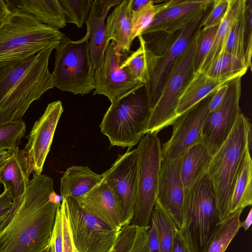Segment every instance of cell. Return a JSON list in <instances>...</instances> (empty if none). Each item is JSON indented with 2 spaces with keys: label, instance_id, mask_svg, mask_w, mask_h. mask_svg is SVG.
Returning a JSON list of instances; mask_svg holds the SVG:
<instances>
[{
  "label": "cell",
  "instance_id": "cell-39",
  "mask_svg": "<svg viewBox=\"0 0 252 252\" xmlns=\"http://www.w3.org/2000/svg\"><path fill=\"white\" fill-rule=\"evenodd\" d=\"M219 25L205 29L201 28L199 30L194 61V74L199 71L204 60L210 51Z\"/></svg>",
  "mask_w": 252,
  "mask_h": 252
},
{
  "label": "cell",
  "instance_id": "cell-52",
  "mask_svg": "<svg viewBox=\"0 0 252 252\" xmlns=\"http://www.w3.org/2000/svg\"><path fill=\"white\" fill-rule=\"evenodd\" d=\"M146 252H149V247H148V249L147 250Z\"/></svg>",
  "mask_w": 252,
  "mask_h": 252
},
{
  "label": "cell",
  "instance_id": "cell-36",
  "mask_svg": "<svg viewBox=\"0 0 252 252\" xmlns=\"http://www.w3.org/2000/svg\"><path fill=\"white\" fill-rule=\"evenodd\" d=\"M66 23L82 28L91 10L92 0H60Z\"/></svg>",
  "mask_w": 252,
  "mask_h": 252
},
{
  "label": "cell",
  "instance_id": "cell-9",
  "mask_svg": "<svg viewBox=\"0 0 252 252\" xmlns=\"http://www.w3.org/2000/svg\"><path fill=\"white\" fill-rule=\"evenodd\" d=\"M199 31L172 66L159 97L151 110L146 134H158L163 128L172 125L177 119L176 110L180 98L194 74Z\"/></svg>",
  "mask_w": 252,
  "mask_h": 252
},
{
  "label": "cell",
  "instance_id": "cell-5",
  "mask_svg": "<svg viewBox=\"0 0 252 252\" xmlns=\"http://www.w3.org/2000/svg\"><path fill=\"white\" fill-rule=\"evenodd\" d=\"M220 224L215 189L206 171L185 194L180 232L193 252H204Z\"/></svg>",
  "mask_w": 252,
  "mask_h": 252
},
{
  "label": "cell",
  "instance_id": "cell-16",
  "mask_svg": "<svg viewBox=\"0 0 252 252\" xmlns=\"http://www.w3.org/2000/svg\"><path fill=\"white\" fill-rule=\"evenodd\" d=\"M63 111L61 101L49 103L27 136L28 142L23 151L33 174H41Z\"/></svg>",
  "mask_w": 252,
  "mask_h": 252
},
{
  "label": "cell",
  "instance_id": "cell-10",
  "mask_svg": "<svg viewBox=\"0 0 252 252\" xmlns=\"http://www.w3.org/2000/svg\"><path fill=\"white\" fill-rule=\"evenodd\" d=\"M137 148V190L134 217L130 224L140 227L150 226L156 200L162 159L161 146L157 134L147 133Z\"/></svg>",
  "mask_w": 252,
  "mask_h": 252
},
{
  "label": "cell",
  "instance_id": "cell-33",
  "mask_svg": "<svg viewBox=\"0 0 252 252\" xmlns=\"http://www.w3.org/2000/svg\"><path fill=\"white\" fill-rule=\"evenodd\" d=\"M245 4L246 0H242L230 28L223 52L241 59L246 64L244 52Z\"/></svg>",
  "mask_w": 252,
  "mask_h": 252
},
{
  "label": "cell",
  "instance_id": "cell-29",
  "mask_svg": "<svg viewBox=\"0 0 252 252\" xmlns=\"http://www.w3.org/2000/svg\"><path fill=\"white\" fill-rule=\"evenodd\" d=\"M46 252H78L71 236L67 214L62 201Z\"/></svg>",
  "mask_w": 252,
  "mask_h": 252
},
{
  "label": "cell",
  "instance_id": "cell-1",
  "mask_svg": "<svg viewBox=\"0 0 252 252\" xmlns=\"http://www.w3.org/2000/svg\"><path fill=\"white\" fill-rule=\"evenodd\" d=\"M33 175L0 223V252H41L50 242L60 199L51 178Z\"/></svg>",
  "mask_w": 252,
  "mask_h": 252
},
{
  "label": "cell",
  "instance_id": "cell-51",
  "mask_svg": "<svg viewBox=\"0 0 252 252\" xmlns=\"http://www.w3.org/2000/svg\"><path fill=\"white\" fill-rule=\"evenodd\" d=\"M46 249L45 250H44L43 251H42V252H46Z\"/></svg>",
  "mask_w": 252,
  "mask_h": 252
},
{
  "label": "cell",
  "instance_id": "cell-32",
  "mask_svg": "<svg viewBox=\"0 0 252 252\" xmlns=\"http://www.w3.org/2000/svg\"><path fill=\"white\" fill-rule=\"evenodd\" d=\"M248 69L242 60L223 52L205 74L214 79L231 80L242 77Z\"/></svg>",
  "mask_w": 252,
  "mask_h": 252
},
{
  "label": "cell",
  "instance_id": "cell-45",
  "mask_svg": "<svg viewBox=\"0 0 252 252\" xmlns=\"http://www.w3.org/2000/svg\"><path fill=\"white\" fill-rule=\"evenodd\" d=\"M170 252H193L187 244L180 231L177 230Z\"/></svg>",
  "mask_w": 252,
  "mask_h": 252
},
{
  "label": "cell",
  "instance_id": "cell-12",
  "mask_svg": "<svg viewBox=\"0 0 252 252\" xmlns=\"http://www.w3.org/2000/svg\"><path fill=\"white\" fill-rule=\"evenodd\" d=\"M130 52H123L114 41H110L105 50L102 65L94 70V95H104L111 105L144 85L126 67L121 66Z\"/></svg>",
  "mask_w": 252,
  "mask_h": 252
},
{
  "label": "cell",
  "instance_id": "cell-46",
  "mask_svg": "<svg viewBox=\"0 0 252 252\" xmlns=\"http://www.w3.org/2000/svg\"><path fill=\"white\" fill-rule=\"evenodd\" d=\"M11 11L6 0H0V26L11 14Z\"/></svg>",
  "mask_w": 252,
  "mask_h": 252
},
{
  "label": "cell",
  "instance_id": "cell-31",
  "mask_svg": "<svg viewBox=\"0 0 252 252\" xmlns=\"http://www.w3.org/2000/svg\"><path fill=\"white\" fill-rule=\"evenodd\" d=\"M243 210L241 209L230 214L220 223L204 252L225 251L240 228V218Z\"/></svg>",
  "mask_w": 252,
  "mask_h": 252
},
{
  "label": "cell",
  "instance_id": "cell-18",
  "mask_svg": "<svg viewBox=\"0 0 252 252\" xmlns=\"http://www.w3.org/2000/svg\"><path fill=\"white\" fill-rule=\"evenodd\" d=\"M212 3L211 0H171L170 4L155 17L141 35L178 31L208 11Z\"/></svg>",
  "mask_w": 252,
  "mask_h": 252
},
{
  "label": "cell",
  "instance_id": "cell-14",
  "mask_svg": "<svg viewBox=\"0 0 252 252\" xmlns=\"http://www.w3.org/2000/svg\"><path fill=\"white\" fill-rule=\"evenodd\" d=\"M137 149L119 156L111 167L102 174L103 180L114 193L118 204L122 228L130 224L134 217L137 190Z\"/></svg>",
  "mask_w": 252,
  "mask_h": 252
},
{
  "label": "cell",
  "instance_id": "cell-26",
  "mask_svg": "<svg viewBox=\"0 0 252 252\" xmlns=\"http://www.w3.org/2000/svg\"><path fill=\"white\" fill-rule=\"evenodd\" d=\"M250 147L247 146L240 163L234 182L230 214L243 210L252 204V162Z\"/></svg>",
  "mask_w": 252,
  "mask_h": 252
},
{
  "label": "cell",
  "instance_id": "cell-25",
  "mask_svg": "<svg viewBox=\"0 0 252 252\" xmlns=\"http://www.w3.org/2000/svg\"><path fill=\"white\" fill-rule=\"evenodd\" d=\"M212 158L201 143L191 147L181 157L180 174L185 194L197 179L207 171Z\"/></svg>",
  "mask_w": 252,
  "mask_h": 252
},
{
  "label": "cell",
  "instance_id": "cell-20",
  "mask_svg": "<svg viewBox=\"0 0 252 252\" xmlns=\"http://www.w3.org/2000/svg\"><path fill=\"white\" fill-rule=\"evenodd\" d=\"M121 1V0H92L91 10L86 24L89 33V50L94 70L102 65L108 44L105 39L106 17L110 8Z\"/></svg>",
  "mask_w": 252,
  "mask_h": 252
},
{
  "label": "cell",
  "instance_id": "cell-24",
  "mask_svg": "<svg viewBox=\"0 0 252 252\" xmlns=\"http://www.w3.org/2000/svg\"><path fill=\"white\" fill-rule=\"evenodd\" d=\"M102 180V174L95 173L87 166H71L67 169L61 179L62 197L74 199L80 197Z\"/></svg>",
  "mask_w": 252,
  "mask_h": 252
},
{
  "label": "cell",
  "instance_id": "cell-13",
  "mask_svg": "<svg viewBox=\"0 0 252 252\" xmlns=\"http://www.w3.org/2000/svg\"><path fill=\"white\" fill-rule=\"evenodd\" d=\"M242 77L228 83V89L222 103L208 112L204 119L199 143L203 144L213 156L230 134L239 115Z\"/></svg>",
  "mask_w": 252,
  "mask_h": 252
},
{
  "label": "cell",
  "instance_id": "cell-23",
  "mask_svg": "<svg viewBox=\"0 0 252 252\" xmlns=\"http://www.w3.org/2000/svg\"><path fill=\"white\" fill-rule=\"evenodd\" d=\"M132 0H124L108 16L105 25V39L114 41L124 52H130L133 41L131 35Z\"/></svg>",
  "mask_w": 252,
  "mask_h": 252
},
{
  "label": "cell",
  "instance_id": "cell-2",
  "mask_svg": "<svg viewBox=\"0 0 252 252\" xmlns=\"http://www.w3.org/2000/svg\"><path fill=\"white\" fill-rule=\"evenodd\" d=\"M53 48L16 64L0 68V125L22 121L34 101L55 87L48 63Z\"/></svg>",
  "mask_w": 252,
  "mask_h": 252
},
{
  "label": "cell",
  "instance_id": "cell-44",
  "mask_svg": "<svg viewBox=\"0 0 252 252\" xmlns=\"http://www.w3.org/2000/svg\"><path fill=\"white\" fill-rule=\"evenodd\" d=\"M228 82L220 86L215 91L209 104V112L214 110L222 103L228 89Z\"/></svg>",
  "mask_w": 252,
  "mask_h": 252
},
{
  "label": "cell",
  "instance_id": "cell-53",
  "mask_svg": "<svg viewBox=\"0 0 252 252\" xmlns=\"http://www.w3.org/2000/svg\"><path fill=\"white\" fill-rule=\"evenodd\" d=\"M1 184L0 183V186H1Z\"/></svg>",
  "mask_w": 252,
  "mask_h": 252
},
{
  "label": "cell",
  "instance_id": "cell-42",
  "mask_svg": "<svg viewBox=\"0 0 252 252\" xmlns=\"http://www.w3.org/2000/svg\"><path fill=\"white\" fill-rule=\"evenodd\" d=\"M13 205V202L6 189L0 194V223L8 216Z\"/></svg>",
  "mask_w": 252,
  "mask_h": 252
},
{
  "label": "cell",
  "instance_id": "cell-28",
  "mask_svg": "<svg viewBox=\"0 0 252 252\" xmlns=\"http://www.w3.org/2000/svg\"><path fill=\"white\" fill-rule=\"evenodd\" d=\"M242 0H229L227 12L220 23L211 49L204 60L198 72L205 73L223 52L231 25L237 15Z\"/></svg>",
  "mask_w": 252,
  "mask_h": 252
},
{
  "label": "cell",
  "instance_id": "cell-6",
  "mask_svg": "<svg viewBox=\"0 0 252 252\" xmlns=\"http://www.w3.org/2000/svg\"><path fill=\"white\" fill-rule=\"evenodd\" d=\"M251 125L241 113L225 141L212 156L208 173L215 189L220 223L230 214L232 189L242 158L251 147Z\"/></svg>",
  "mask_w": 252,
  "mask_h": 252
},
{
  "label": "cell",
  "instance_id": "cell-37",
  "mask_svg": "<svg viewBox=\"0 0 252 252\" xmlns=\"http://www.w3.org/2000/svg\"><path fill=\"white\" fill-rule=\"evenodd\" d=\"M26 125L22 121L0 125V150H8L18 147L24 136Z\"/></svg>",
  "mask_w": 252,
  "mask_h": 252
},
{
  "label": "cell",
  "instance_id": "cell-21",
  "mask_svg": "<svg viewBox=\"0 0 252 252\" xmlns=\"http://www.w3.org/2000/svg\"><path fill=\"white\" fill-rule=\"evenodd\" d=\"M7 151V157L0 163V183L14 202L26 191L32 172L23 149L17 147Z\"/></svg>",
  "mask_w": 252,
  "mask_h": 252
},
{
  "label": "cell",
  "instance_id": "cell-41",
  "mask_svg": "<svg viewBox=\"0 0 252 252\" xmlns=\"http://www.w3.org/2000/svg\"><path fill=\"white\" fill-rule=\"evenodd\" d=\"M244 52L248 68H252V0H246Z\"/></svg>",
  "mask_w": 252,
  "mask_h": 252
},
{
  "label": "cell",
  "instance_id": "cell-50",
  "mask_svg": "<svg viewBox=\"0 0 252 252\" xmlns=\"http://www.w3.org/2000/svg\"><path fill=\"white\" fill-rule=\"evenodd\" d=\"M109 252H119V251L113 246L112 250Z\"/></svg>",
  "mask_w": 252,
  "mask_h": 252
},
{
  "label": "cell",
  "instance_id": "cell-17",
  "mask_svg": "<svg viewBox=\"0 0 252 252\" xmlns=\"http://www.w3.org/2000/svg\"><path fill=\"white\" fill-rule=\"evenodd\" d=\"M181 163V157L173 160L162 158L156 200L179 231L183 224L185 197L180 174Z\"/></svg>",
  "mask_w": 252,
  "mask_h": 252
},
{
  "label": "cell",
  "instance_id": "cell-34",
  "mask_svg": "<svg viewBox=\"0 0 252 252\" xmlns=\"http://www.w3.org/2000/svg\"><path fill=\"white\" fill-rule=\"evenodd\" d=\"M152 214L155 219L160 252H170L177 229L168 215L156 201Z\"/></svg>",
  "mask_w": 252,
  "mask_h": 252
},
{
  "label": "cell",
  "instance_id": "cell-49",
  "mask_svg": "<svg viewBox=\"0 0 252 252\" xmlns=\"http://www.w3.org/2000/svg\"><path fill=\"white\" fill-rule=\"evenodd\" d=\"M7 155V150H0V163L5 158Z\"/></svg>",
  "mask_w": 252,
  "mask_h": 252
},
{
  "label": "cell",
  "instance_id": "cell-19",
  "mask_svg": "<svg viewBox=\"0 0 252 252\" xmlns=\"http://www.w3.org/2000/svg\"><path fill=\"white\" fill-rule=\"evenodd\" d=\"M75 199L85 212L100 219L113 229L119 231L122 228L117 200L103 180L89 192Z\"/></svg>",
  "mask_w": 252,
  "mask_h": 252
},
{
  "label": "cell",
  "instance_id": "cell-48",
  "mask_svg": "<svg viewBox=\"0 0 252 252\" xmlns=\"http://www.w3.org/2000/svg\"><path fill=\"white\" fill-rule=\"evenodd\" d=\"M252 221V210L251 209L246 219L240 222V227H243L245 231H247L250 227Z\"/></svg>",
  "mask_w": 252,
  "mask_h": 252
},
{
  "label": "cell",
  "instance_id": "cell-22",
  "mask_svg": "<svg viewBox=\"0 0 252 252\" xmlns=\"http://www.w3.org/2000/svg\"><path fill=\"white\" fill-rule=\"evenodd\" d=\"M11 10L30 14L41 23L59 30L66 26L60 0H6Z\"/></svg>",
  "mask_w": 252,
  "mask_h": 252
},
{
  "label": "cell",
  "instance_id": "cell-3",
  "mask_svg": "<svg viewBox=\"0 0 252 252\" xmlns=\"http://www.w3.org/2000/svg\"><path fill=\"white\" fill-rule=\"evenodd\" d=\"M11 11L0 26V68L20 63L43 50L56 49L65 35L30 14Z\"/></svg>",
  "mask_w": 252,
  "mask_h": 252
},
{
  "label": "cell",
  "instance_id": "cell-4",
  "mask_svg": "<svg viewBox=\"0 0 252 252\" xmlns=\"http://www.w3.org/2000/svg\"><path fill=\"white\" fill-rule=\"evenodd\" d=\"M211 8L183 29L173 33L155 32L141 35L145 42L147 63L143 84L151 110L159 97L174 63L201 28L203 20Z\"/></svg>",
  "mask_w": 252,
  "mask_h": 252
},
{
  "label": "cell",
  "instance_id": "cell-47",
  "mask_svg": "<svg viewBox=\"0 0 252 252\" xmlns=\"http://www.w3.org/2000/svg\"><path fill=\"white\" fill-rule=\"evenodd\" d=\"M152 0H132L131 4V11H137L151 2Z\"/></svg>",
  "mask_w": 252,
  "mask_h": 252
},
{
  "label": "cell",
  "instance_id": "cell-38",
  "mask_svg": "<svg viewBox=\"0 0 252 252\" xmlns=\"http://www.w3.org/2000/svg\"><path fill=\"white\" fill-rule=\"evenodd\" d=\"M138 38L139 41V47L134 52L129 53L121 66L126 67L135 77L143 83L147 66L145 41L141 35Z\"/></svg>",
  "mask_w": 252,
  "mask_h": 252
},
{
  "label": "cell",
  "instance_id": "cell-43",
  "mask_svg": "<svg viewBox=\"0 0 252 252\" xmlns=\"http://www.w3.org/2000/svg\"><path fill=\"white\" fill-rule=\"evenodd\" d=\"M151 224L148 229V247L149 252H160L157 234L155 219L152 214Z\"/></svg>",
  "mask_w": 252,
  "mask_h": 252
},
{
  "label": "cell",
  "instance_id": "cell-40",
  "mask_svg": "<svg viewBox=\"0 0 252 252\" xmlns=\"http://www.w3.org/2000/svg\"><path fill=\"white\" fill-rule=\"evenodd\" d=\"M229 4V0H213L210 11L203 20L201 29L219 25L227 12Z\"/></svg>",
  "mask_w": 252,
  "mask_h": 252
},
{
  "label": "cell",
  "instance_id": "cell-30",
  "mask_svg": "<svg viewBox=\"0 0 252 252\" xmlns=\"http://www.w3.org/2000/svg\"><path fill=\"white\" fill-rule=\"evenodd\" d=\"M149 226L140 227L130 224L119 232L114 244L119 252H146Z\"/></svg>",
  "mask_w": 252,
  "mask_h": 252
},
{
  "label": "cell",
  "instance_id": "cell-8",
  "mask_svg": "<svg viewBox=\"0 0 252 252\" xmlns=\"http://www.w3.org/2000/svg\"><path fill=\"white\" fill-rule=\"evenodd\" d=\"M89 33L73 41L64 36L56 48L53 72L55 87L75 94H88L94 90V69L89 46Z\"/></svg>",
  "mask_w": 252,
  "mask_h": 252
},
{
  "label": "cell",
  "instance_id": "cell-27",
  "mask_svg": "<svg viewBox=\"0 0 252 252\" xmlns=\"http://www.w3.org/2000/svg\"><path fill=\"white\" fill-rule=\"evenodd\" d=\"M229 81L212 78L201 72L195 73L180 98L176 110L178 117Z\"/></svg>",
  "mask_w": 252,
  "mask_h": 252
},
{
  "label": "cell",
  "instance_id": "cell-11",
  "mask_svg": "<svg viewBox=\"0 0 252 252\" xmlns=\"http://www.w3.org/2000/svg\"><path fill=\"white\" fill-rule=\"evenodd\" d=\"M75 248L78 252H109L119 232L87 213L71 197L62 198Z\"/></svg>",
  "mask_w": 252,
  "mask_h": 252
},
{
  "label": "cell",
  "instance_id": "cell-35",
  "mask_svg": "<svg viewBox=\"0 0 252 252\" xmlns=\"http://www.w3.org/2000/svg\"><path fill=\"white\" fill-rule=\"evenodd\" d=\"M159 2L152 0L144 7L131 11V35L133 40L141 34L158 13L170 4L171 0Z\"/></svg>",
  "mask_w": 252,
  "mask_h": 252
},
{
  "label": "cell",
  "instance_id": "cell-15",
  "mask_svg": "<svg viewBox=\"0 0 252 252\" xmlns=\"http://www.w3.org/2000/svg\"><path fill=\"white\" fill-rule=\"evenodd\" d=\"M216 91L179 116L172 124L171 137L161 148L163 158H178L199 143L203 124Z\"/></svg>",
  "mask_w": 252,
  "mask_h": 252
},
{
  "label": "cell",
  "instance_id": "cell-7",
  "mask_svg": "<svg viewBox=\"0 0 252 252\" xmlns=\"http://www.w3.org/2000/svg\"><path fill=\"white\" fill-rule=\"evenodd\" d=\"M151 113L144 85L110 105L99 125L110 146L131 148L146 134Z\"/></svg>",
  "mask_w": 252,
  "mask_h": 252
}]
</instances>
